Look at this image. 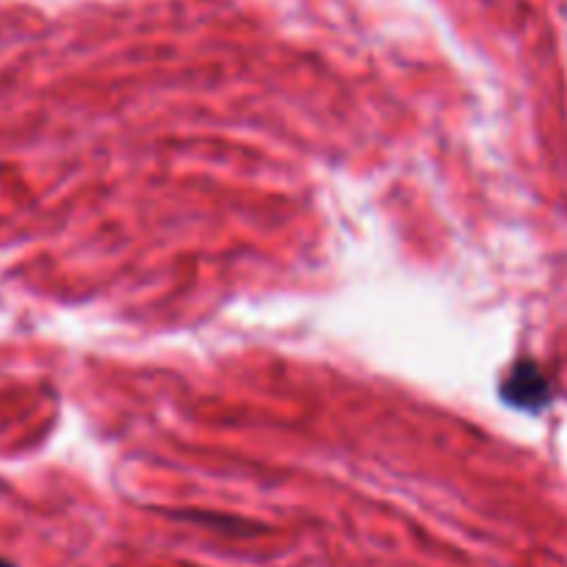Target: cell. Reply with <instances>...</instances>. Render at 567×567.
I'll return each mask as SVG.
<instances>
[{
  "instance_id": "obj_2",
  "label": "cell",
  "mask_w": 567,
  "mask_h": 567,
  "mask_svg": "<svg viewBox=\"0 0 567 567\" xmlns=\"http://www.w3.org/2000/svg\"><path fill=\"white\" fill-rule=\"evenodd\" d=\"M0 567H17L14 563H11V559H6V557H0Z\"/></svg>"
},
{
  "instance_id": "obj_1",
  "label": "cell",
  "mask_w": 567,
  "mask_h": 567,
  "mask_svg": "<svg viewBox=\"0 0 567 567\" xmlns=\"http://www.w3.org/2000/svg\"><path fill=\"white\" fill-rule=\"evenodd\" d=\"M498 393L509 408L520 410V413H543L554 402L551 382L532 358H520L518 363L509 365Z\"/></svg>"
}]
</instances>
